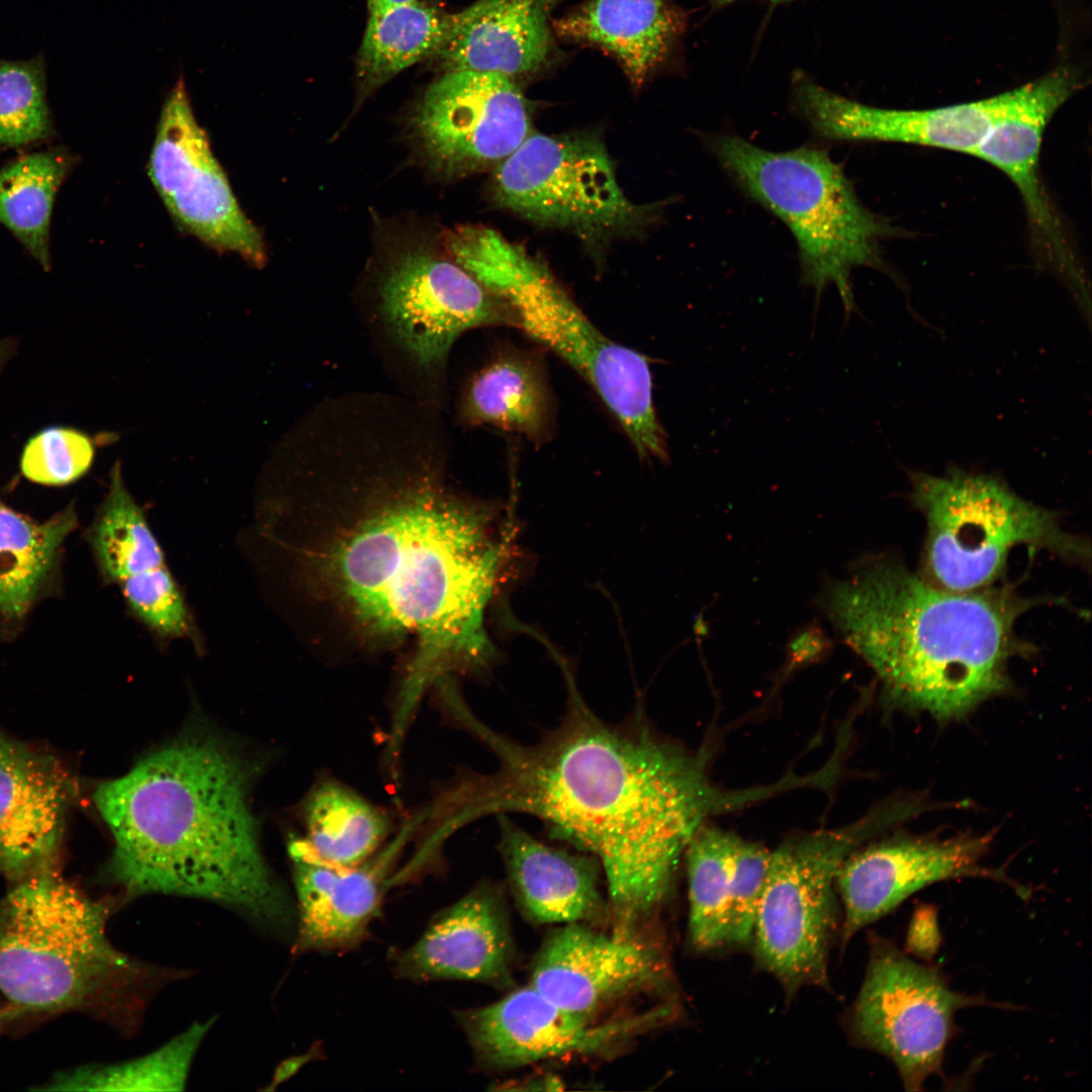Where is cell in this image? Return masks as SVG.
<instances>
[{"label":"cell","instance_id":"cell-39","mask_svg":"<svg viewBox=\"0 0 1092 1092\" xmlns=\"http://www.w3.org/2000/svg\"><path fill=\"white\" fill-rule=\"evenodd\" d=\"M833 642L817 624H808L792 635L787 645L791 665H807L825 657L832 650Z\"/></svg>","mask_w":1092,"mask_h":1092},{"label":"cell","instance_id":"cell-17","mask_svg":"<svg viewBox=\"0 0 1092 1092\" xmlns=\"http://www.w3.org/2000/svg\"><path fill=\"white\" fill-rule=\"evenodd\" d=\"M668 981L661 948L638 934H606L568 923L543 943L530 985L563 1008L594 1015L623 995Z\"/></svg>","mask_w":1092,"mask_h":1092},{"label":"cell","instance_id":"cell-11","mask_svg":"<svg viewBox=\"0 0 1092 1092\" xmlns=\"http://www.w3.org/2000/svg\"><path fill=\"white\" fill-rule=\"evenodd\" d=\"M981 1005L1005 1007L952 990L938 966L917 963L890 940L872 935L851 1029L859 1044L894 1064L906 1090L920 1091L930 1076L942 1075L954 1014Z\"/></svg>","mask_w":1092,"mask_h":1092},{"label":"cell","instance_id":"cell-8","mask_svg":"<svg viewBox=\"0 0 1092 1092\" xmlns=\"http://www.w3.org/2000/svg\"><path fill=\"white\" fill-rule=\"evenodd\" d=\"M908 477L911 502L926 522L921 575L935 585L956 592L991 587L1019 545L1089 566L1087 541L999 477L957 467L942 475L909 471Z\"/></svg>","mask_w":1092,"mask_h":1092},{"label":"cell","instance_id":"cell-13","mask_svg":"<svg viewBox=\"0 0 1092 1092\" xmlns=\"http://www.w3.org/2000/svg\"><path fill=\"white\" fill-rule=\"evenodd\" d=\"M414 146L432 172L455 178L499 164L531 133L527 100L511 78L445 72L410 120Z\"/></svg>","mask_w":1092,"mask_h":1092},{"label":"cell","instance_id":"cell-10","mask_svg":"<svg viewBox=\"0 0 1092 1092\" xmlns=\"http://www.w3.org/2000/svg\"><path fill=\"white\" fill-rule=\"evenodd\" d=\"M492 196L527 220L567 230L589 244L638 232L661 205L630 200L605 145L582 133L531 132L496 166Z\"/></svg>","mask_w":1092,"mask_h":1092},{"label":"cell","instance_id":"cell-3","mask_svg":"<svg viewBox=\"0 0 1092 1092\" xmlns=\"http://www.w3.org/2000/svg\"><path fill=\"white\" fill-rule=\"evenodd\" d=\"M250 777L225 745L187 736L99 785L94 802L114 840L112 881L129 898L207 899L284 924L290 905L261 854Z\"/></svg>","mask_w":1092,"mask_h":1092},{"label":"cell","instance_id":"cell-31","mask_svg":"<svg viewBox=\"0 0 1092 1092\" xmlns=\"http://www.w3.org/2000/svg\"><path fill=\"white\" fill-rule=\"evenodd\" d=\"M739 836L714 826H701L684 856L689 882V937L700 950L728 943L734 852Z\"/></svg>","mask_w":1092,"mask_h":1092},{"label":"cell","instance_id":"cell-33","mask_svg":"<svg viewBox=\"0 0 1092 1092\" xmlns=\"http://www.w3.org/2000/svg\"><path fill=\"white\" fill-rule=\"evenodd\" d=\"M211 1026L196 1022L159 1050L135 1060L82 1067L52 1078L38 1090L169 1091L182 1090L193 1058Z\"/></svg>","mask_w":1092,"mask_h":1092},{"label":"cell","instance_id":"cell-41","mask_svg":"<svg viewBox=\"0 0 1092 1092\" xmlns=\"http://www.w3.org/2000/svg\"><path fill=\"white\" fill-rule=\"evenodd\" d=\"M12 348L13 347L10 345V342H8V341H4V342L0 343V371H1L2 367L4 366V364L7 362L9 356L11 355Z\"/></svg>","mask_w":1092,"mask_h":1092},{"label":"cell","instance_id":"cell-12","mask_svg":"<svg viewBox=\"0 0 1092 1092\" xmlns=\"http://www.w3.org/2000/svg\"><path fill=\"white\" fill-rule=\"evenodd\" d=\"M148 174L180 230L253 267L265 265L263 236L241 208L193 114L182 78L163 104Z\"/></svg>","mask_w":1092,"mask_h":1092},{"label":"cell","instance_id":"cell-43","mask_svg":"<svg viewBox=\"0 0 1092 1092\" xmlns=\"http://www.w3.org/2000/svg\"><path fill=\"white\" fill-rule=\"evenodd\" d=\"M7 1014H8V1011H4V1012H3V1011H1V1010H0V1024H1V1021H2V1019H3V1018H4V1017H5L6 1015H7Z\"/></svg>","mask_w":1092,"mask_h":1092},{"label":"cell","instance_id":"cell-35","mask_svg":"<svg viewBox=\"0 0 1092 1092\" xmlns=\"http://www.w3.org/2000/svg\"><path fill=\"white\" fill-rule=\"evenodd\" d=\"M132 615L161 639H195V629L183 594L164 566L118 584Z\"/></svg>","mask_w":1092,"mask_h":1092},{"label":"cell","instance_id":"cell-42","mask_svg":"<svg viewBox=\"0 0 1092 1092\" xmlns=\"http://www.w3.org/2000/svg\"><path fill=\"white\" fill-rule=\"evenodd\" d=\"M710 1L714 5V7H723V6H725L727 4H730V3H732L733 1H736V0H710ZM767 1L778 4V3L788 2V1H792V0H767Z\"/></svg>","mask_w":1092,"mask_h":1092},{"label":"cell","instance_id":"cell-36","mask_svg":"<svg viewBox=\"0 0 1092 1092\" xmlns=\"http://www.w3.org/2000/svg\"><path fill=\"white\" fill-rule=\"evenodd\" d=\"M94 458L91 440L71 429L53 428L34 436L21 457L23 475L36 483H70L90 468Z\"/></svg>","mask_w":1092,"mask_h":1092},{"label":"cell","instance_id":"cell-40","mask_svg":"<svg viewBox=\"0 0 1092 1092\" xmlns=\"http://www.w3.org/2000/svg\"><path fill=\"white\" fill-rule=\"evenodd\" d=\"M416 0H367L369 15L378 14L393 7L414 2Z\"/></svg>","mask_w":1092,"mask_h":1092},{"label":"cell","instance_id":"cell-15","mask_svg":"<svg viewBox=\"0 0 1092 1092\" xmlns=\"http://www.w3.org/2000/svg\"><path fill=\"white\" fill-rule=\"evenodd\" d=\"M382 313L414 358L439 364L464 332L516 326L512 308L488 292L453 259L418 247L387 266L379 289Z\"/></svg>","mask_w":1092,"mask_h":1092},{"label":"cell","instance_id":"cell-2","mask_svg":"<svg viewBox=\"0 0 1092 1092\" xmlns=\"http://www.w3.org/2000/svg\"><path fill=\"white\" fill-rule=\"evenodd\" d=\"M494 753L496 770L469 777L455 793L454 824L525 813L550 835L597 858L608 886L614 932L636 930L659 906L686 848L707 819L757 800L708 777L704 752L660 736L639 713L613 724L575 694L559 724L534 744L468 728Z\"/></svg>","mask_w":1092,"mask_h":1092},{"label":"cell","instance_id":"cell-25","mask_svg":"<svg viewBox=\"0 0 1092 1092\" xmlns=\"http://www.w3.org/2000/svg\"><path fill=\"white\" fill-rule=\"evenodd\" d=\"M686 25L685 12L671 0H587L552 28L613 56L639 88L670 56Z\"/></svg>","mask_w":1092,"mask_h":1092},{"label":"cell","instance_id":"cell-27","mask_svg":"<svg viewBox=\"0 0 1092 1092\" xmlns=\"http://www.w3.org/2000/svg\"><path fill=\"white\" fill-rule=\"evenodd\" d=\"M306 846L335 866L354 867L388 840L392 823L385 811L343 783L324 778L303 805Z\"/></svg>","mask_w":1092,"mask_h":1092},{"label":"cell","instance_id":"cell-20","mask_svg":"<svg viewBox=\"0 0 1092 1092\" xmlns=\"http://www.w3.org/2000/svg\"><path fill=\"white\" fill-rule=\"evenodd\" d=\"M73 783L51 755L0 730V873L18 882L57 870Z\"/></svg>","mask_w":1092,"mask_h":1092},{"label":"cell","instance_id":"cell-14","mask_svg":"<svg viewBox=\"0 0 1092 1092\" xmlns=\"http://www.w3.org/2000/svg\"><path fill=\"white\" fill-rule=\"evenodd\" d=\"M671 1005L605 1021L563 1008L531 985L489 1005L459 1011L456 1018L475 1058L491 1069H509L564 1056H601L671 1019Z\"/></svg>","mask_w":1092,"mask_h":1092},{"label":"cell","instance_id":"cell-9","mask_svg":"<svg viewBox=\"0 0 1092 1092\" xmlns=\"http://www.w3.org/2000/svg\"><path fill=\"white\" fill-rule=\"evenodd\" d=\"M907 816L906 806L896 804L854 824L809 833L770 850L752 940L758 963L788 994L808 985L828 987L839 869L869 835Z\"/></svg>","mask_w":1092,"mask_h":1092},{"label":"cell","instance_id":"cell-18","mask_svg":"<svg viewBox=\"0 0 1092 1092\" xmlns=\"http://www.w3.org/2000/svg\"><path fill=\"white\" fill-rule=\"evenodd\" d=\"M794 105L811 131L831 142H890L973 155L1002 111L1007 92L931 109H888L862 104L793 74Z\"/></svg>","mask_w":1092,"mask_h":1092},{"label":"cell","instance_id":"cell-5","mask_svg":"<svg viewBox=\"0 0 1092 1092\" xmlns=\"http://www.w3.org/2000/svg\"><path fill=\"white\" fill-rule=\"evenodd\" d=\"M451 258L513 310L517 327L563 359L596 390L639 456L664 459L648 359L606 337L541 259L489 228L449 232Z\"/></svg>","mask_w":1092,"mask_h":1092},{"label":"cell","instance_id":"cell-32","mask_svg":"<svg viewBox=\"0 0 1092 1092\" xmlns=\"http://www.w3.org/2000/svg\"><path fill=\"white\" fill-rule=\"evenodd\" d=\"M90 542L102 575L117 585L167 566L144 510L124 485L119 462L111 470L109 488L90 531Z\"/></svg>","mask_w":1092,"mask_h":1092},{"label":"cell","instance_id":"cell-16","mask_svg":"<svg viewBox=\"0 0 1092 1092\" xmlns=\"http://www.w3.org/2000/svg\"><path fill=\"white\" fill-rule=\"evenodd\" d=\"M993 834L964 833L951 837L899 836L852 851L836 879L844 917L841 938L847 943L866 926L895 910L903 901L934 883L976 877L1012 887L1021 897L1029 890L1002 869L983 861Z\"/></svg>","mask_w":1092,"mask_h":1092},{"label":"cell","instance_id":"cell-24","mask_svg":"<svg viewBox=\"0 0 1092 1092\" xmlns=\"http://www.w3.org/2000/svg\"><path fill=\"white\" fill-rule=\"evenodd\" d=\"M500 852L510 887L526 914L538 923H582L603 917L600 863L543 843L497 815Z\"/></svg>","mask_w":1092,"mask_h":1092},{"label":"cell","instance_id":"cell-19","mask_svg":"<svg viewBox=\"0 0 1092 1092\" xmlns=\"http://www.w3.org/2000/svg\"><path fill=\"white\" fill-rule=\"evenodd\" d=\"M412 828L413 824L406 825L396 838L354 867L321 859L302 839L290 843L298 900V950L348 949L364 939Z\"/></svg>","mask_w":1092,"mask_h":1092},{"label":"cell","instance_id":"cell-34","mask_svg":"<svg viewBox=\"0 0 1092 1092\" xmlns=\"http://www.w3.org/2000/svg\"><path fill=\"white\" fill-rule=\"evenodd\" d=\"M54 135L43 57L0 59V152L38 145Z\"/></svg>","mask_w":1092,"mask_h":1092},{"label":"cell","instance_id":"cell-7","mask_svg":"<svg viewBox=\"0 0 1092 1092\" xmlns=\"http://www.w3.org/2000/svg\"><path fill=\"white\" fill-rule=\"evenodd\" d=\"M704 141L735 184L789 228L802 282L817 294L835 285L850 312L852 271L883 270L881 244L896 229L860 202L842 166L824 149L772 152L731 132L705 134Z\"/></svg>","mask_w":1092,"mask_h":1092},{"label":"cell","instance_id":"cell-28","mask_svg":"<svg viewBox=\"0 0 1092 1092\" xmlns=\"http://www.w3.org/2000/svg\"><path fill=\"white\" fill-rule=\"evenodd\" d=\"M76 163L60 147L21 155L0 169V223L47 271L55 200Z\"/></svg>","mask_w":1092,"mask_h":1092},{"label":"cell","instance_id":"cell-38","mask_svg":"<svg viewBox=\"0 0 1092 1092\" xmlns=\"http://www.w3.org/2000/svg\"><path fill=\"white\" fill-rule=\"evenodd\" d=\"M941 935L935 909L930 905L920 906L913 913L906 936L907 949L923 959L930 960L937 952Z\"/></svg>","mask_w":1092,"mask_h":1092},{"label":"cell","instance_id":"cell-29","mask_svg":"<svg viewBox=\"0 0 1092 1092\" xmlns=\"http://www.w3.org/2000/svg\"><path fill=\"white\" fill-rule=\"evenodd\" d=\"M463 415L542 442L550 430V395L540 367L522 355L498 357L481 369L466 391Z\"/></svg>","mask_w":1092,"mask_h":1092},{"label":"cell","instance_id":"cell-6","mask_svg":"<svg viewBox=\"0 0 1092 1092\" xmlns=\"http://www.w3.org/2000/svg\"><path fill=\"white\" fill-rule=\"evenodd\" d=\"M109 914L57 870L15 882L0 899V992L10 1013L112 1007L140 969L107 937Z\"/></svg>","mask_w":1092,"mask_h":1092},{"label":"cell","instance_id":"cell-21","mask_svg":"<svg viewBox=\"0 0 1092 1092\" xmlns=\"http://www.w3.org/2000/svg\"><path fill=\"white\" fill-rule=\"evenodd\" d=\"M513 944L498 889L482 883L431 920L422 936L393 960L397 978L500 984Z\"/></svg>","mask_w":1092,"mask_h":1092},{"label":"cell","instance_id":"cell-22","mask_svg":"<svg viewBox=\"0 0 1092 1092\" xmlns=\"http://www.w3.org/2000/svg\"><path fill=\"white\" fill-rule=\"evenodd\" d=\"M1079 81L1075 71L1061 67L1007 92L1002 111L973 153L1016 186L1033 232L1052 248L1061 249L1062 238L1039 182L1038 159L1049 121Z\"/></svg>","mask_w":1092,"mask_h":1092},{"label":"cell","instance_id":"cell-1","mask_svg":"<svg viewBox=\"0 0 1092 1092\" xmlns=\"http://www.w3.org/2000/svg\"><path fill=\"white\" fill-rule=\"evenodd\" d=\"M439 477L338 475L277 521L285 582L313 647L373 657L412 646L394 701L405 714L481 658L492 566L483 516Z\"/></svg>","mask_w":1092,"mask_h":1092},{"label":"cell","instance_id":"cell-26","mask_svg":"<svg viewBox=\"0 0 1092 1092\" xmlns=\"http://www.w3.org/2000/svg\"><path fill=\"white\" fill-rule=\"evenodd\" d=\"M454 17L418 0L370 14L356 63L357 105L401 71L434 58L448 39Z\"/></svg>","mask_w":1092,"mask_h":1092},{"label":"cell","instance_id":"cell-37","mask_svg":"<svg viewBox=\"0 0 1092 1092\" xmlns=\"http://www.w3.org/2000/svg\"><path fill=\"white\" fill-rule=\"evenodd\" d=\"M769 856V849L739 836L734 852L728 943L752 940Z\"/></svg>","mask_w":1092,"mask_h":1092},{"label":"cell","instance_id":"cell-23","mask_svg":"<svg viewBox=\"0 0 1092 1092\" xmlns=\"http://www.w3.org/2000/svg\"><path fill=\"white\" fill-rule=\"evenodd\" d=\"M562 0H477L455 13L452 31L434 59L445 72L535 73L552 48L550 16Z\"/></svg>","mask_w":1092,"mask_h":1092},{"label":"cell","instance_id":"cell-4","mask_svg":"<svg viewBox=\"0 0 1092 1092\" xmlns=\"http://www.w3.org/2000/svg\"><path fill=\"white\" fill-rule=\"evenodd\" d=\"M1040 602L1003 587L949 590L874 558L832 585L822 608L890 703L947 721L1009 689L1011 659L1033 650L1016 622Z\"/></svg>","mask_w":1092,"mask_h":1092},{"label":"cell","instance_id":"cell-30","mask_svg":"<svg viewBox=\"0 0 1092 1092\" xmlns=\"http://www.w3.org/2000/svg\"><path fill=\"white\" fill-rule=\"evenodd\" d=\"M75 526L72 509L36 522L0 500V618L27 613Z\"/></svg>","mask_w":1092,"mask_h":1092}]
</instances>
